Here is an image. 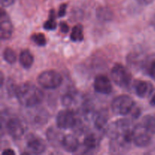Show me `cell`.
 Returning a JSON list of instances; mask_svg holds the SVG:
<instances>
[{
	"label": "cell",
	"instance_id": "277c9868",
	"mask_svg": "<svg viewBox=\"0 0 155 155\" xmlns=\"http://www.w3.org/2000/svg\"><path fill=\"white\" fill-rule=\"evenodd\" d=\"M37 82L43 89H55L61 85L63 77L60 73L50 70L41 73L38 77Z\"/></svg>",
	"mask_w": 155,
	"mask_h": 155
},
{
	"label": "cell",
	"instance_id": "836d02e7",
	"mask_svg": "<svg viewBox=\"0 0 155 155\" xmlns=\"http://www.w3.org/2000/svg\"><path fill=\"white\" fill-rule=\"evenodd\" d=\"M150 104H151L152 107H155V93L153 95L151 100H150Z\"/></svg>",
	"mask_w": 155,
	"mask_h": 155
},
{
	"label": "cell",
	"instance_id": "4dcf8cb0",
	"mask_svg": "<svg viewBox=\"0 0 155 155\" xmlns=\"http://www.w3.org/2000/svg\"><path fill=\"white\" fill-rule=\"evenodd\" d=\"M15 0H1V5L2 7L7 8L12 5L15 3Z\"/></svg>",
	"mask_w": 155,
	"mask_h": 155
},
{
	"label": "cell",
	"instance_id": "9c48e42d",
	"mask_svg": "<svg viewBox=\"0 0 155 155\" xmlns=\"http://www.w3.org/2000/svg\"><path fill=\"white\" fill-rule=\"evenodd\" d=\"M78 117L77 114L70 109L61 110L56 117V125L61 130L73 129L77 124Z\"/></svg>",
	"mask_w": 155,
	"mask_h": 155
},
{
	"label": "cell",
	"instance_id": "484cf974",
	"mask_svg": "<svg viewBox=\"0 0 155 155\" xmlns=\"http://www.w3.org/2000/svg\"><path fill=\"white\" fill-rule=\"evenodd\" d=\"M142 124L145 127V128L151 133L155 134V117L153 115H146L142 119Z\"/></svg>",
	"mask_w": 155,
	"mask_h": 155
},
{
	"label": "cell",
	"instance_id": "3957f363",
	"mask_svg": "<svg viewBox=\"0 0 155 155\" xmlns=\"http://www.w3.org/2000/svg\"><path fill=\"white\" fill-rule=\"evenodd\" d=\"M136 107V103L130 96L127 95H119L114 98L111 102V110L114 114L125 116L132 113Z\"/></svg>",
	"mask_w": 155,
	"mask_h": 155
},
{
	"label": "cell",
	"instance_id": "7402d4cb",
	"mask_svg": "<svg viewBox=\"0 0 155 155\" xmlns=\"http://www.w3.org/2000/svg\"><path fill=\"white\" fill-rule=\"evenodd\" d=\"M78 94L74 91H71L65 93L61 97V103L65 107H71L77 102L78 100Z\"/></svg>",
	"mask_w": 155,
	"mask_h": 155
},
{
	"label": "cell",
	"instance_id": "2e32d148",
	"mask_svg": "<svg viewBox=\"0 0 155 155\" xmlns=\"http://www.w3.org/2000/svg\"><path fill=\"white\" fill-rule=\"evenodd\" d=\"M109 120L108 110L103 108L97 111L93 117L94 125L98 131H102L105 126L107 124Z\"/></svg>",
	"mask_w": 155,
	"mask_h": 155
},
{
	"label": "cell",
	"instance_id": "5b68a950",
	"mask_svg": "<svg viewBox=\"0 0 155 155\" xmlns=\"http://www.w3.org/2000/svg\"><path fill=\"white\" fill-rule=\"evenodd\" d=\"M133 127H132L131 121L127 119L118 120L109 124L106 129V134L110 139L120 136L131 133Z\"/></svg>",
	"mask_w": 155,
	"mask_h": 155
},
{
	"label": "cell",
	"instance_id": "603a6c76",
	"mask_svg": "<svg viewBox=\"0 0 155 155\" xmlns=\"http://www.w3.org/2000/svg\"><path fill=\"white\" fill-rule=\"evenodd\" d=\"M70 38H71V40L72 41V42H82V41L84 39L83 26L80 24H76V25L73 27Z\"/></svg>",
	"mask_w": 155,
	"mask_h": 155
},
{
	"label": "cell",
	"instance_id": "7c38bea8",
	"mask_svg": "<svg viewBox=\"0 0 155 155\" xmlns=\"http://www.w3.org/2000/svg\"><path fill=\"white\" fill-rule=\"evenodd\" d=\"M133 92L141 98L150 96L154 91V87L151 83L144 80H136L131 85Z\"/></svg>",
	"mask_w": 155,
	"mask_h": 155
},
{
	"label": "cell",
	"instance_id": "f1b7e54d",
	"mask_svg": "<svg viewBox=\"0 0 155 155\" xmlns=\"http://www.w3.org/2000/svg\"><path fill=\"white\" fill-rule=\"evenodd\" d=\"M67 8H68V5L64 3V4L61 5L60 7H59L58 12V16L59 18H63L65 16L67 12Z\"/></svg>",
	"mask_w": 155,
	"mask_h": 155
},
{
	"label": "cell",
	"instance_id": "52a82bcc",
	"mask_svg": "<svg viewBox=\"0 0 155 155\" xmlns=\"http://www.w3.org/2000/svg\"><path fill=\"white\" fill-rule=\"evenodd\" d=\"M132 133L110 139V146H109L110 152L112 154L127 153V151L130 150L131 143L133 142Z\"/></svg>",
	"mask_w": 155,
	"mask_h": 155
},
{
	"label": "cell",
	"instance_id": "ba28073f",
	"mask_svg": "<svg viewBox=\"0 0 155 155\" xmlns=\"http://www.w3.org/2000/svg\"><path fill=\"white\" fill-rule=\"evenodd\" d=\"M5 130L11 137L15 139H19L25 133L27 125L22 120L18 117H12L6 121Z\"/></svg>",
	"mask_w": 155,
	"mask_h": 155
},
{
	"label": "cell",
	"instance_id": "4fadbf2b",
	"mask_svg": "<svg viewBox=\"0 0 155 155\" xmlns=\"http://www.w3.org/2000/svg\"><path fill=\"white\" fill-rule=\"evenodd\" d=\"M93 86L95 92L101 95H109L113 89L110 79L105 75L97 76L94 80Z\"/></svg>",
	"mask_w": 155,
	"mask_h": 155
},
{
	"label": "cell",
	"instance_id": "d6986e66",
	"mask_svg": "<svg viewBox=\"0 0 155 155\" xmlns=\"http://www.w3.org/2000/svg\"><path fill=\"white\" fill-rule=\"evenodd\" d=\"M18 61L23 68L28 70L33 66V62H34V58L30 50L24 49L22 50L20 53Z\"/></svg>",
	"mask_w": 155,
	"mask_h": 155
},
{
	"label": "cell",
	"instance_id": "30bf717a",
	"mask_svg": "<svg viewBox=\"0 0 155 155\" xmlns=\"http://www.w3.org/2000/svg\"><path fill=\"white\" fill-rule=\"evenodd\" d=\"M14 27L10 18L4 10L0 13V35L2 40H8L13 34Z\"/></svg>",
	"mask_w": 155,
	"mask_h": 155
},
{
	"label": "cell",
	"instance_id": "4316f807",
	"mask_svg": "<svg viewBox=\"0 0 155 155\" xmlns=\"http://www.w3.org/2000/svg\"><path fill=\"white\" fill-rule=\"evenodd\" d=\"M30 39H31L32 42H33L36 45H39V46H45L47 43L46 37L43 33H34V34L32 35Z\"/></svg>",
	"mask_w": 155,
	"mask_h": 155
},
{
	"label": "cell",
	"instance_id": "8992f818",
	"mask_svg": "<svg viewBox=\"0 0 155 155\" xmlns=\"http://www.w3.org/2000/svg\"><path fill=\"white\" fill-rule=\"evenodd\" d=\"M132 138L134 145L139 148H145L151 143V133L142 124L133 127Z\"/></svg>",
	"mask_w": 155,
	"mask_h": 155
},
{
	"label": "cell",
	"instance_id": "e0dca14e",
	"mask_svg": "<svg viewBox=\"0 0 155 155\" xmlns=\"http://www.w3.org/2000/svg\"><path fill=\"white\" fill-rule=\"evenodd\" d=\"M99 145V138L95 133H87L83 139V148L84 152H92L96 149Z\"/></svg>",
	"mask_w": 155,
	"mask_h": 155
},
{
	"label": "cell",
	"instance_id": "e575fe53",
	"mask_svg": "<svg viewBox=\"0 0 155 155\" xmlns=\"http://www.w3.org/2000/svg\"><path fill=\"white\" fill-rule=\"evenodd\" d=\"M151 25L155 29V12L154 13V15H153L152 18H151Z\"/></svg>",
	"mask_w": 155,
	"mask_h": 155
},
{
	"label": "cell",
	"instance_id": "d4e9b609",
	"mask_svg": "<svg viewBox=\"0 0 155 155\" xmlns=\"http://www.w3.org/2000/svg\"><path fill=\"white\" fill-rule=\"evenodd\" d=\"M3 59L9 64H14L17 61V54L12 48H5L3 51Z\"/></svg>",
	"mask_w": 155,
	"mask_h": 155
},
{
	"label": "cell",
	"instance_id": "6da1fadb",
	"mask_svg": "<svg viewBox=\"0 0 155 155\" xmlns=\"http://www.w3.org/2000/svg\"><path fill=\"white\" fill-rule=\"evenodd\" d=\"M15 97L24 107H35L43 101L44 94L33 83H24L17 86Z\"/></svg>",
	"mask_w": 155,
	"mask_h": 155
},
{
	"label": "cell",
	"instance_id": "ffe728a7",
	"mask_svg": "<svg viewBox=\"0 0 155 155\" xmlns=\"http://www.w3.org/2000/svg\"><path fill=\"white\" fill-rule=\"evenodd\" d=\"M142 70L150 77L155 80V55L146 58L142 67Z\"/></svg>",
	"mask_w": 155,
	"mask_h": 155
},
{
	"label": "cell",
	"instance_id": "f546056e",
	"mask_svg": "<svg viewBox=\"0 0 155 155\" xmlns=\"http://www.w3.org/2000/svg\"><path fill=\"white\" fill-rule=\"evenodd\" d=\"M69 29H70L69 26H68V24H67L66 22H64V21H61V22L60 23V30L61 33H68Z\"/></svg>",
	"mask_w": 155,
	"mask_h": 155
},
{
	"label": "cell",
	"instance_id": "7a4b0ae2",
	"mask_svg": "<svg viewBox=\"0 0 155 155\" xmlns=\"http://www.w3.org/2000/svg\"><path fill=\"white\" fill-rule=\"evenodd\" d=\"M110 77L114 83L123 89L130 88L133 83L131 73L125 66L120 64L114 65L110 71Z\"/></svg>",
	"mask_w": 155,
	"mask_h": 155
},
{
	"label": "cell",
	"instance_id": "5bb4252c",
	"mask_svg": "<svg viewBox=\"0 0 155 155\" xmlns=\"http://www.w3.org/2000/svg\"><path fill=\"white\" fill-rule=\"evenodd\" d=\"M60 130L61 129L58 127L55 128V127H51L48 128L46 131L47 141L53 148L61 147L62 141H63L64 135Z\"/></svg>",
	"mask_w": 155,
	"mask_h": 155
},
{
	"label": "cell",
	"instance_id": "83f0119b",
	"mask_svg": "<svg viewBox=\"0 0 155 155\" xmlns=\"http://www.w3.org/2000/svg\"><path fill=\"white\" fill-rule=\"evenodd\" d=\"M17 86L12 81H8L7 82V92L8 95L12 96V95H15V92H16V89H17Z\"/></svg>",
	"mask_w": 155,
	"mask_h": 155
},
{
	"label": "cell",
	"instance_id": "44dd1931",
	"mask_svg": "<svg viewBox=\"0 0 155 155\" xmlns=\"http://www.w3.org/2000/svg\"><path fill=\"white\" fill-rule=\"evenodd\" d=\"M113 12L107 7H100L96 10V17L102 22H108L113 18Z\"/></svg>",
	"mask_w": 155,
	"mask_h": 155
},
{
	"label": "cell",
	"instance_id": "cb8c5ba5",
	"mask_svg": "<svg viewBox=\"0 0 155 155\" xmlns=\"http://www.w3.org/2000/svg\"><path fill=\"white\" fill-rule=\"evenodd\" d=\"M57 27V23H56L55 20V12L53 9H51L49 12V16H48V19L44 23L43 28L46 30H54Z\"/></svg>",
	"mask_w": 155,
	"mask_h": 155
},
{
	"label": "cell",
	"instance_id": "1f68e13d",
	"mask_svg": "<svg viewBox=\"0 0 155 155\" xmlns=\"http://www.w3.org/2000/svg\"><path fill=\"white\" fill-rule=\"evenodd\" d=\"M139 4L142 5H148L154 2V0H136Z\"/></svg>",
	"mask_w": 155,
	"mask_h": 155
},
{
	"label": "cell",
	"instance_id": "d6a6232c",
	"mask_svg": "<svg viewBox=\"0 0 155 155\" xmlns=\"http://www.w3.org/2000/svg\"><path fill=\"white\" fill-rule=\"evenodd\" d=\"M2 154H3V155H15V152L14 151L13 149H11V148H7V149H5L4 151L2 152Z\"/></svg>",
	"mask_w": 155,
	"mask_h": 155
},
{
	"label": "cell",
	"instance_id": "ac0fdd59",
	"mask_svg": "<svg viewBox=\"0 0 155 155\" xmlns=\"http://www.w3.org/2000/svg\"><path fill=\"white\" fill-rule=\"evenodd\" d=\"M147 57H144L141 53L132 52L127 56V61L129 66L134 69H142Z\"/></svg>",
	"mask_w": 155,
	"mask_h": 155
},
{
	"label": "cell",
	"instance_id": "8fae6325",
	"mask_svg": "<svg viewBox=\"0 0 155 155\" xmlns=\"http://www.w3.org/2000/svg\"><path fill=\"white\" fill-rule=\"evenodd\" d=\"M27 147L31 154H42L46 150L45 141L34 134H30L27 136Z\"/></svg>",
	"mask_w": 155,
	"mask_h": 155
},
{
	"label": "cell",
	"instance_id": "9a60e30c",
	"mask_svg": "<svg viewBox=\"0 0 155 155\" xmlns=\"http://www.w3.org/2000/svg\"><path fill=\"white\" fill-rule=\"evenodd\" d=\"M61 148H63L67 152L74 153L78 151L80 148V142L74 135L68 134L64 136Z\"/></svg>",
	"mask_w": 155,
	"mask_h": 155
}]
</instances>
